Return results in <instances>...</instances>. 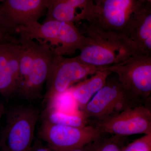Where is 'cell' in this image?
I'll return each instance as SVG.
<instances>
[{"mask_svg":"<svg viewBox=\"0 0 151 151\" xmlns=\"http://www.w3.org/2000/svg\"><path fill=\"white\" fill-rule=\"evenodd\" d=\"M80 31L86 41L77 56L82 62L102 69L122 62L138 52L123 34L106 30L90 23H83Z\"/></svg>","mask_w":151,"mask_h":151,"instance_id":"6da1fadb","label":"cell"},{"mask_svg":"<svg viewBox=\"0 0 151 151\" xmlns=\"http://www.w3.org/2000/svg\"><path fill=\"white\" fill-rule=\"evenodd\" d=\"M19 36L49 47L56 55H71L84 45L86 37L72 23L56 20L31 22L17 28Z\"/></svg>","mask_w":151,"mask_h":151,"instance_id":"7a4b0ae2","label":"cell"},{"mask_svg":"<svg viewBox=\"0 0 151 151\" xmlns=\"http://www.w3.org/2000/svg\"><path fill=\"white\" fill-rule=\"evenodd\" d=\"M110 76L105 85L82 110L88 122L91 120L95 124L104 122L127 109L145 104L124 89L117 77Z\"/></svg>","mask_w":151,"mask_h":151,"instance_id":"3957f363","label":"cell"},{"mask_svg":"<svg viewBox=\"0 0 151 151\" xmlns=\"http://www.w3.org/2000/svg\"><path fill=\"white\" fill-rule=\"evenodd\" d=\"M39 117V111L31 106L20 105L10 109L0 134L3 151H30Z\"/></svg>","mask_w":151,"mask_h":151,"instance_id":"277c9868","label":"cell"},{"mask_svg":"<svg viewBox=\"0 0 151 151\" xmlns=\"http://www.w3.org/2000/svg\"><path fill=\"white\" fill-rule=\"evenodd\" d=\"M100 69L82 62L77 56L68 58L55 55L46 82L44 102L54 100Z\"/></svg>","mask_w":151,"mask_h":151,"instance_id":"5b68a950","label":"cell"},{"mask_svg":"<svg viewBox=\"0 0 151 151\" xmlns=\"http://www.w3.org/2000/svg\"><path fill=\"white\" fill-rule=\"evenodd\" d=\"M116 74L123 87L145 103L151 93V54L137 52L122 62L105 68Z\"/></svg>","mask_w":151,"mask_h":151,"instance_id":"8992f818","label":"cell"},{"mask_svg":"<svg viewBox=\"0 0 151 151\" xmlns=\"http://www.w3.org/2000/svg\"><path fill=\"white\" fill-rule=\"evenodd\" d=\"M95 126L75 127L51 124L42 120L38 136L53 151H69L86 145L102 137Z\"/></svg>","mask_w":151,"mask_h":151,"instance_id":"52a82bcc","label":"cell"},{"mask_svg":"<svg viewBox=\"0 0 151 151\" xmlns=\"http://www.w3.org/2000/svg\"><path fill=\"white\" fill-rule=\"evenodd\" d=\"M94 1V15L89 23L125 35L132 16L143 3L139 0Z\"/></svg>","mask_w":151,"mask_h":151,"instance_id":"ba28073f","label":"cell"},{"mask_svg":"<svg viewBox=\"0 0 151 151\" xmlns=\"http://www.w3.org/2000/svg\"><path fill=\"white\" fill-rule=\"evenodd\" d=\"M102 134L125 137L151 134V111L144 104L125 110L111 119L95 124Z\"/></svg>","mask_w":151,"mask_h":151,"instance_id":"9c48e42d","label":"cell"},{"mask_svg":"<svg viewBox=\"0 0 151 151\" xmlns=\"http://www.w3.org/2000/svg\"><path fill=\"white\" fill-rule=\"evenodd\" d=\"M55 55L49 47L37 42L32 65L18 94L29 100L41 97Z\"/></svg>","mask_w":151,"mask_h":151,"instance_id":"30bf717a","label":"cell"},{"mask_svg":"<svg viewBox=\"0 0 151 151\" xmlns=\"http://www.w3.org/2000/svg\"><path fill=\"white\" fill-rule=\"evenodd\" d=\"M94 0H48L44 21L56 20L76 23L91 22L94 15Z\"/></svg>","mask_w":151,"mask_h":151,"instance_id":"8fae6325","label":"cell"},{"mask_svg":"<svg viewBox=\"0 0 151 151\" xmlns=\"http://www.w3.org/2000/svg\"><path fill=\"white\" fill-rule=\"evenodd\" d=\"M48 0H4L0 13L17 28L38 20L47 12Z\"/></svg>","mask_w":151,"mask_h":151,"instance_id":"7c38bea8","label":"cell"},{"mask_svg":"<svg viewBox=\"0 0 151 151\" xmlns=\"http://www.w3.org/2000/svg\"><path fill=\"white\" fill-rule=\"evenodd\" d=\"M126 35L138 52L151 54V3H142L130 20Z\"/></svg>","mask_w":151,"mask_h":151,"instance_id":"4fadbf2b","label":"cell"},{"mask_svg":"<svg viewBox=\"0 0 151 151\" xmlns=\"http://www.w3.org/2000/svg\"><path fill=\"white\" fill-rule=\"evenodd\" d=\"M112 73L105 68L97 70L89 78L74 85L68 90L76 105L83 110L94 95L106 84Z\"/></svg>","mask_w":151,"mask_h":151,"instance_id":"5bb4252c","label":"cell"},{"mask_svg":"<svg viewBox=\"0 0 151 151\" xmlns=\"http://www.w3.org/2000/svg\"><path fill=\"white\" fill-rule=\"evenodd\" d=\"M21 45H16L8 61L0 69V94L6 97L18 94L20 88L19 60Z\"/></svg>","mask_w":151,"mask_h":151,"instance_id":"9a60e30c","label":"cell"},{"mask_svg":"<svg viewBox=\"0 0 151 151\" xmlns=\"http://www.w3.org/2000/svg\"><path fill=\"white\" fill-rule=\"evenodd\" d=\"M42 120L52 124L75 127H85L88 122L82 112L71 114L47 107L42 114Z\"/></svg>","mask_w":151,"mask_h":151,"instance_id":"2e32d148","label":"cell"},{"mask_svg":"<svg viewBox=\"0 0 151 151\" xmlns=\"http://www.w3.org/2000/svg\"><path fill=\"white\" fill-rule=\"evenodd\" d=\"M123 137L114 135L111 137H101L90 143L92 151H122L124 147Z\"/></svg>","mask_w":151,"mask_h":151,"instance_id":"e0dca14e","label":"cell"},{"mask_svg":"<svg viewBox=\"0 0 151 151\" xmlns=\"http://www.w3.org/2000/svg\"><path fill=\"white\" fill-rule=\"evenodd\" d=\"M20 43V39L17 28L8 21L0 13V44Z\"/></svg>","mask_w":151,"mask_h":151,"instance_id":"ac0fdd59","label":"cell"},{"mask_svg":"<svg viewBox=\"0 0 151 151\" xmlns=\"http://www.w3.org/2000/svg\"><path fill=\"white\" fill-rule=\"evenodd\" d=\"M151 134L144 135L127 146L122 151H151Z\"/></svg>","mask_w":151,"mask_h":151,"instance_id":"d6986e66","label":"cell"},{"mask_svg":"<svg viewBox=\"0 0 151 151\" xmlns=\"http://www.w3.org/2000/svg\"><path fill=\"white\" fill-rule=\"evenodd\" d=\"M30 151H52L43 145L40 141L37 140L32 144Z\"/></svg>","mask_w":151,"mask_h":151,"instance_id":"ffe728a7","label":"cell"},{"mask_svg":"<svg viewBox=\"0 0 151 151\" xmlns=\"http://www.w3.org/2000/svg\"><path fill=\"white\" fill-rule=\"evenodd\" d=\"M89 144L81 147L73 149L69 151H92Z\"/></svg>","mask_w":151,"mask_h":151,"instance_id":"44dd1931","label":"cell"},{"mask_svg":"<svg viewBox=\"0 0 151 151\" xmlns=\"http://www.w3.org/2000/svg\"><path fill=\"white\" fill-rule=\"evenodd\" d=\"M5 109L4 105L0 103V130H1V122L4 114ZM1 132V131H0Z\"/></svg>","mask_w":151,"mask_h":151,"instance_id":"7402d4cb","label":"cell"},{"mask_svg":"<svg viewBox=\"0 0 151 151\" xmlns=\"http://www.w3.org/2000/svg\"><path fill=\"white\" fill-rule=\"evenodd\" d=\"M140 2L143 3H151V0H139Z\"/></svg>","mask_w":151,"mask_h":151,"instance_id":"603a6c76","label":"cell"},{"mask_svg":"<svg viewBox=\"0 0 151 151\" xmlns=\"http://www.w3.org/2000/svg\"><path fill=\"white\" fill-rule=\"evenodd\" d=\"M4 0H0V2L2 3L3 2Z\"/></svg>","mask_w":151,"mask_h":151,"instance_id":"cb8c5ba5","label":"cell"}]
</instances>
